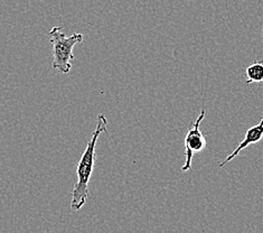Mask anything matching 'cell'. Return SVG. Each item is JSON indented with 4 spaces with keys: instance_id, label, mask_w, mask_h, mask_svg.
Listing matches in <instances>:
<instances>
[{
    "instance_id": "cell-5",
    "label": "cell",
    "mask_w": 263,
    "mask_h": 233,
    "mask_svg": "<svg viewBox=\"0 0 263 233\" xmlns=\"http://www.w3.org/2000/svg\"><path fill=\"white\" fill-rule=\"evenodd\" d=\"M246 83H262L263 82V61L253 62L246 70Z\"/></svg>"
},
{
    "instance_id": "cell-3",
    "label": "cell",
    "mask_w": 263,
    "mask_h": 233,
    "mask_svg": "<svg viewBox=\"0 0 263 233\" xmlns=\"http://www.w3.org/2000/svg\"><path fill=\"white\" fill-rule=\"evenodd\" d=\"M205 117V110H202L197 117L196 121L194 122L193 127L189 128L186 137H185V157L186 160L183 166H181V172H189L192 169V160L193 156L202 152L208 146V141L204 134L200 131V123Z\"/></svg>"
},
{
    "instance_id": "cell-4",
    "label": "cell",
    "mask_w": 263,
    "mask_h": 233,
    "mask_svg": "<svg viewBox=\"0 0 263 233\" xmlns=\"http://www.w3.org/2000/svg\"><path fill=\"white\" fill-rule=\"evenodd\" d=\"M263 138V117L261 118L260 122L256 124V126H253V127H251L250 129H248V131L246 132V137H244V139L239 144V146H237L234 152L232 153L231 155H229L227 158H225L220 165H218V167H223L227 165L228 163H230L232 159H234L235 157L239 155L243 149H246L247 147L251 146V145H254V144H258L260 140H262Z\"/></svg>"
},
{
    "instance_id": "cell-1",
    "label": "cell",
    "mask_w": 263,
    "mask_h": 233,
    "mask_svg": "<svg viewBox=\"0 0 263 233\" xmlns=\"http://www.w3.org/2000/svg\"><path fill=\"white\" fill-rule=\"evenodd\" d=\"M106 126H108V120H106L103 113H101L98 116L96 130L93 131L91 140L86 144V148L78 164V181L73 187L71 201V207L73 211L82 209V206L86 203L87 198H89V182L93 173V168H95L97 142L101 134L106 131Z\"/></svg>"
},
{
    "instance_id": "cell-6",
    "label": "cell",
    "mask_w": 263,
    "mask_h": 233,
    "mask_svg": "<svg viewBox=\"0 0 263 233\" xmlns=\"http://www.w3.org/2000/svg\"><path fill=\"white\" fill-rule=\"evenodd\" d=\"M261 34H262V36H263V27H262V30H261Z\"/></svg>"
},
{
    "instance_id": "cell-2",
    "label": "cell",
    "mask_w": 263,
    "mask_h": 233,
    "mask_svg": "<svg viewBox=\"0 0 263 233\" xmlns=\"http://www.w3.org/2000/svg\"><path fill=\"white\" fill-rule=\"evenodd\" d=\"M48 36L53 47V68L60 73L68 74L74 60L73 48L83 42V35L74 33L66 36L60 26H55L48 31Z\"/></svg>"
}]
</instances>
